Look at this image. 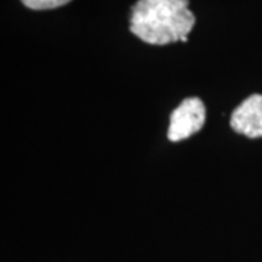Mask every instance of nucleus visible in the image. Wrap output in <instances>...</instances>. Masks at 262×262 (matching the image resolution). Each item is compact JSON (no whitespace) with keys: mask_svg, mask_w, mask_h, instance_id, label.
Here are the masks:
<instances>
[{"mask_svg":"<svg viewBox=\"0 0 262 262\" xmlns=\"http://www.w3.org/2000/svg\"><path fill=\"white\" fill-rule=\"evenodd\" d=\"M189 0H139L131 9L130 31L151 46L187 42L195 25Z\"/></svg>","mask_w":262,"mask_h":262,"instance_id":"1","label":"nucleus"},{"mask_svg":"<svg viewBox=\"0 0 262 262\" xmlns=\"http://www.w3.org/2000/svg\"><path fill=\"white\" fill-rule=\"evenodd\" d=\"M206 106L200 98H187L170 114L168 137L170 141H181L191 137L204 127Z\"/></svg>","mask_w":262,"mask_h":262,"instance_id":"2","label":"nucleus"},{"mask_svg":"<svg viewBox=\"0 0 262 262\" xmlns=\"http://www.w3.org/2000/svg\"><path fill=\"white\" fill-rule=\"evenodd\" d=\"M230 127L249 139L262 137V95H251L234 110Z\"/></svg>","mask_w":262,"mask_h":262,"instance_id":"3","label":"nucleus"},{"mask_svg":"<svg viewBox=\"0 0 262 262\" xmlns=\"http://www.w3.org/2000/svg\"><path fill=\"white\" fill-rule=\"evenodd\" d=\"M27 8L34 10H46L60 8L70 0H20Z\"/></svg>","mask_w":262,"mask_h":262,"instance_id":"4","label":"nucleus"}]
</instances>
